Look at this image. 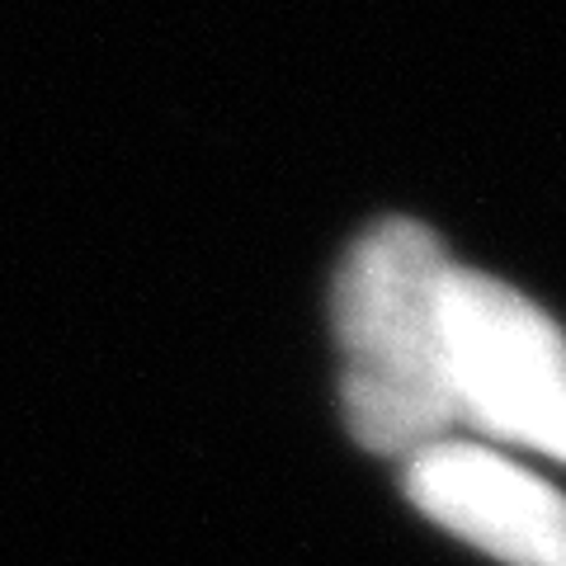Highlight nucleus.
<instances>
[{"label":"nucleus","mask_w":566,"mask_h":566,"mask_svg":"<svg viewBox=\"0 0 566 566\" xmlns=\"http://www.w3.org/2000/svg\"><path fill=\"white\" fill-rule=\"evenodd\" d=\"M444 364L458 430L566 463V335L524 293L463 264L444 283Z\"/></svg>","instance_id":"f03ea898"},{"label":"nucleus","mask_w":566,"mask_h":566,"mask_svg":"<svg viewBox=\"0 0 566 566\" xmlns=\"http://www.w3.org/2000/svg\"><path fill=\"white\" fill-rule=\"evenodd\" d=\"M449 270L430 227L387 218L354 241L335 279L345 420L368 453L416 458L458 430L444 364Z\"/></svg>","instance_id":"f257e3e1"},{"label":"nucleus","mask_w":566,"mask_h":566,"mask_svg":"<svg viewBox=\"0 0 566 566\" xmlns=\"http://www.w3.org/2000/svg\"><path fill=\"white\" fill-rule=\"evenodd\" d=\"M406 495L453 538L510 566H566V495L505 453L434 444L406 458Z\"/></svg>","instance_id":"7ed1b4c3"}]
</instances>
